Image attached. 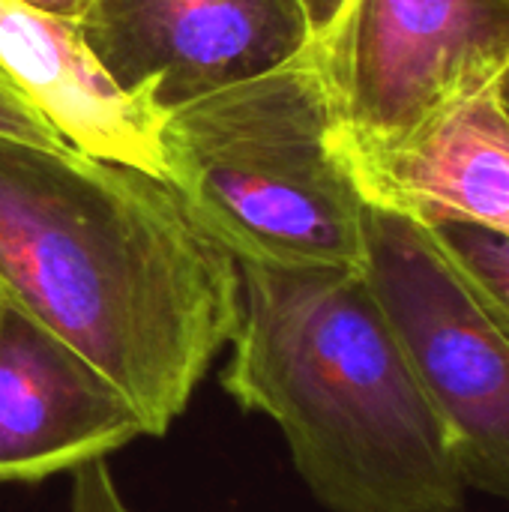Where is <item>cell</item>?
<instances>
[{"label": "cell", "mask_w": 509, "mask_h": 512, "mask_svg": "<svg viewBox=\"0 0 509 512\" xmlns=\"http://www.w3.org/2000/svg\"><path fill=\"white\" fill-rule=\"evenodd\" d=\"M0 297L117 384L159 438L231 342L240 270L168 180L0 138Z\"/></svg>", "instance_id": "cell-1"}, {"label": "cell", "mask_w": 509, "mask_h": 512, "mask_svg": "<svg viewBox=\"0 0 509 512\" xmlns=\"http://www.w3.org/2000/svg\"><path fill=\"white\" fill-rule=\"evenodd\" d=\"M222 390L273 420L327 512H462L450 435L360 267L240 261Z\"/></svg>", "instance_id": "cell-2"}, {"label": "cell", "mask_w": 509, "mask_h": 512, "mask_svg": "<svg viewBox=\"0 0 509 512\" xmlns=\"http://www.w3.org/2000/svg\"><path fill=\"white\" fill-rule=\"evenodd\" d=\"M165 180L234 261L360 267L366 201L315 39L261 75L165 111Z\"/></svg>", "instance_id": "cell-3"}, {"label": "cell", "mask_w": 509, "mask_h": 512, "mask_svg": "<svg viewBox=\"0 0 509 512\" xmlns=\"http://www.w3.org/2000/svg\"><path fill=\"white\" fill-rule=\"evenodd\" d=\"M435 405L468 492L509 507V342L441 255L432 231L366 204L360 264Z\"/></svg>", "instance_id": "cell-4"}, {"label": "cell", "mask_w": 509, "mask_h": 512, "mask_svg": "<svg viewBox=\"0 0 509 512\" xmlns=\"http://www.w3.org/2000/svg\"><path fill=\"white\" fill-rule=\"evenodd\" d=\"M315 54L351 162L507 72L509 15L498 0H336Z\"/></svg>", "instance_id": "cell-5"}, {"label": "cell", "mask_w": 509, "mask_h": 512, "mask_svg": "<svg viewBox=\"0 0 509 512\" xmlns=\"http://www.w3.org/2000/svg\"><path fill=\"white\" fill-rule=\"evenodd\" d=\"M336 0H93L78 21L117 87L162 111L297 57Z\"/></svg>", "instance_id": "cell-6"}, {"label": "cell", "mask_w": 509, "mask_h": 512, "mask_svg": "<svg viewBox=\"0 0 509 512\" xmlns=\"http://www.w3.org/2000/svg\"><path fill=\"white\" fill-rule=\"evenodd\" d=\"M144 435L117 384L0 297V483L72 474Z\"/></svg>", "instance_id": "cell-7"}, {"label": "cell", "mask_w": 509, "mask_h": 512, "mask_svg": "<svg viewBox=\"0 0 509 512\" xmlns=\"http://www.w3.org/2000/svg\"><path fill=\"white\" fill-rule=\"evenodd\" d=\"M501 75L447 102L399 144L351 159L363 201L429 228L465 222L509 237V114Z\"/></svg>", "instance_id": "cell-8"}, {"label": "cell", "mask_w": 509, "mask_h": 512, "mask_svg": "<svg viewBox=\"0 0 509 512\" xmlns=\"http://www.w3.org/2000/svg\"><path fill=\"white\" fill-rule=\"evenodd\" d=\"M0 72L78 153L165 180V111L117 87L75 21L0 0Z\"/></svg>", "instance_id": "cell-9"}, {"label": "cell", "mask_w": 509, "mask_h": 512, "mask_svg": "<svg viewBox=\"0 0 509 512\" xmlns=\"http://www.w3.org/2000/svg\"><path fill=\"white\" fill-rule=\"evenodd\" d=\"M429 228V225H426ZM441 255L509 342V237L465 222L429 228Z\"/></svg>", "instance_id": "cell-10"}, {"label": "cell", "mask_w": 509, "mask_h": 512, "mask_svg": "<svg viewBox=\"0 0 509 512\" xmlns=\"http://www.w3.org/2000/svg\"><path fill=\"white\" fill-rule=\"evenodd\" d=\"M0 138L51 147V150H75L51 129V123L24 99V93L3 72H0Z\"/></svg>", "instance_id": "cell-11"}, {"label": "cell", "mask_w": 509, "mask_h": 512, "mask_svg": "<svg viewBox=\"0 0 509 512\" xmlns=\"http://www.w3.org/2000/svg\"><path fill=\"white\" fill-rule=\"evenodd\" d=\"M69 512H132L105 459H93L72 471Z\"/></svg>", "instance_id": "cell-12"}, {"label": "cell", "mask_w": 509, "mask_h": 512, "mask_svg": "<svg viewBox=\"0 0 509 512\" xmlns=\"http://www.w3.org/2000/svg\"><path fill=\"white\" fill-rule=\"evenodd\" d=\"M27 6L33 9H42L48 15H57V18H66V21H81L87 15V9L93 6V0H24Z\"/></svg>", "instance_id": "cell-13"}, {"label": "cell", "mask_w": 509, "mask_h": 512, "mask_svg": "<svg viewBox=\"0 0 509 512\" xmlns=\"http://www.w3.org/2000/svg\"><path fill=\"white\" fill-rule=\"evenodd\" d=\"M501 99H504V108H507V114H509V66H507V72L501 75Z\"/></svg>", "instance_id": "cell-14"}, {"label": "cell", "mask_w": 509, "mask_h": 512, "mask_svg": "<svg viewBox=\"0 0 509 512\" xmlns=\"http://www.w3.org/2000/svg\"><path fill=\"white\" fill-rule=\"evenodd\" d=\"M498 3H501V6L507 9V15H509V0H498Z\"/></svg>", "instance_id": "cell-15"}]
</instances>
